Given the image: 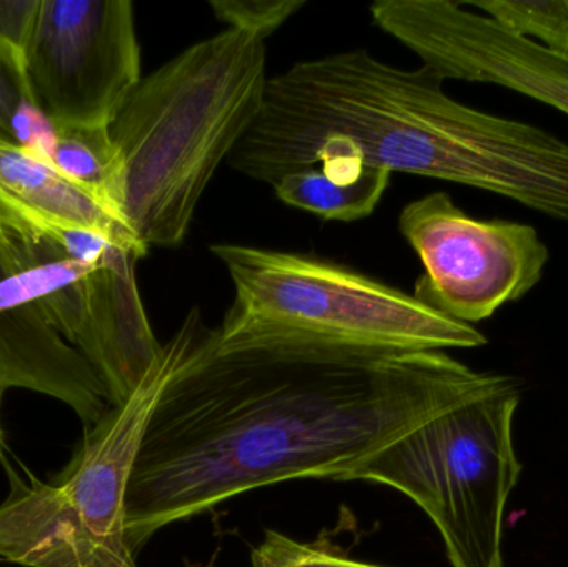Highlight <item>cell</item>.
Returning a JSON list of instances; mask_svg holds the SVG:
<instances>
[{"label":"cell","mask_w":568,"mask_h":567,"mask_svg":"<svg viewBox=\"0 0 568 567\" xmlns=\"http://www.w3.org/2000/svg\"><path fill=\"white\" fill-rule=\"evenodd\" d=\"M165 346L172 368L126 489L135 556L162 529L253 489L349 482L480 375L444 352L223 345L196 306Z\"/></svg>","instance_id":"1"},{"label":"cell","mask_w":568,"mask_h":567,"mask_svg":"<svg viewBox=\"0 0 568 567\" xmlns=\"http://www.w3.org/2000/svg\"><path fill=\"white\" fill-rule=\"evenodd\" d=\"M229 165L273 183L321 163H361L496 193L568 223V142L457 102L429 67L347 50L268 79L258 119Z\"/></svg>","instance_id":"2"},{"label":"cell","mask_w":568,"mask_h":567,"mask_svg":"<svg viewBox=\"0 0 568 567\" xmlns=\"http://www.w3.org/2000/svg\"><path fill=\"white\" fill-rule=\"evenodd\" d=\"M265 40L225 29L140 80L109 125L123 219L149 246L182 245L196 206L265 102Z\"/></svg>","instance_id":"3"},{"label":"cell","mask_w":568,"mask_h":567,"mask_svg":"<svg viewBox=\"0 0 568 567\" xmlns=\"http://www.w3.org/2000/svg\"><path fill=\"white\" fill-rule=\"evenodd\" d=\"M235 298L219 326L223 345L313 343L367 352L480 348L476 326L363 273L301 253L219 243Z\"/></svg>","instance_id":"4"},{"label":"cell","mask_w":568,"mask_h":567,"mask_svg":"<svg viewBox=\"0 0 568 567\" xmlns=\"http://www.w3.org/2000/svg\"><path fill=\"white\" fill-rule=\"evenodd\" d=\"M516 376L480 372L459 398L371 456L349 482L389 486L423 509L453 567H504L510 496L519 486Z\"/></svg>","instance_id":"5"},{"label":"cell","mask_w":568,"mask_h":567,"mask_svg":"<svg viewBox=\"0 0 568 567\" xmlns=\"http://www.w3.org/2000/svg\"><path fill=\"white\" fill-rule=\"evenodd\" d=\"M170 368L163 345L133 395L83 428L55 482L19 475L0 459L10 485L0 505V558L23 567H139L126 539V489Z\"/></svg>","instance_id":"6"},{"label":"cell","mask_w":568,"mask_h":567,"mask_svg":"<svg viewBox=\"0 0 568 567\" xmlns=\"http://www.w3.org/2000/svg\"><path fill=\"white\" fill-rule=\"evenodd\" d=\"M7 223L16 240L19 270L0 282V306L36 303L95 369L110 406L122 405L163 348L136 283L142 255L112 245L95 262L73 260L49 236L10 220Z\"/></svg>","instance_id":"7"},{"label":"cell","mask_w":568,"mask_h":567,"mask_svg":"<svg viewBox=\"0 0 568 567\" xmlns=\"http://www.w3.org/2000/svg\"><path fill=\"white\" fill-rule=\"evenodd\" d=\"M399 230L424 265L414 296L466 325L519 302L549 265V246L532 225L473 219L446 192L407 203Z\"/></svg>","instance_id":"8"},{"label":"cell","mask_w":568,"mask_h":567,"mask_svg":"<svg viewBox=\"0 0 568 567\" xmlns=\"http://www.w3.org/2000/svg\"><path fill=\"white\" fill-rule=\"evenodd\" d=\"M129 0H40L27 92L55 129L109 126L142 80Z\"/></svg>","instance_id":"9"},{"label":"cell","mask_w":568,"mask_h":567,"mask_svg":"<svg viewBox=\"0 0 568 567\" xmlns=\"http://www.w3.org/2000/svg\"><path fill=\"white\" fill-rule=\"evenodd\" d=\"M373 22L444 80L513 90L568 115V57L453 0H377Z\"/></svg>","instance_id":"10"},{"label":"cell","mask_w":568,"mask_h":567,"mask_svg":"<svg viewBox=\"0 0 568 567\" xmlns=\"http://www.w3.org/2000/svg\"><path fill=\"white\" fill-rule=\"evenodd\" d=\"M0 388L29 389L65 403L95 425L112 406L89 362L45 318L36 303L0 306Z\"/></svg>","instance_id":"11"},{"label":"cell","mask_w":568,"mask_h":567,"mask_svg":"<svg viewBox=\"0 0 568 567\" xmlns=\"http://www.w3.org/2000/svg\"><path fill=\"white\" fill-rule=\"evenodd\" d=\"M0 215L33 232L80 229L102 233L145 256L149 249L122 219L67 179L52 163L0 139Z\"/></svg>","instance_id":"12"},{"label":"cell","mask_w":568,"mask_h":567,"mask_svg":"<svg viewBox=\"0 0 568 567\" xmlns=\"http://www.w3.org/2000/svg\"><path fill=\"white\" fill-rule=\"evenodd\" d=\"M390 176L361 163L331 162L287 173L272 186L286 205L324 220L354 222L377 209Z\"/></svg>","instance_id":"13"},{"label":"cell","mask_w":568,"mask_h":567,"mask_svg":"<svg viewBox=\"0 0 568 567\" xmlns=\"http://www.w3.org/2000/svg\"><path fill=\"white\" fill-rule=\"evenodd\" d=\"M57 133L49 163L125 222V172L109 126L57 129Z\"/></svg>","instance_id":"14"},{"label":"cell","mask_w":568,"mask_h":567,"mask_svg":"<svg viewBox=\"0 0 568 567\" xmlns=\"http://www.w3.org/2000/svg\"><path fill=\"white\" fill-rule=\"evenodd\" d=\"M507 32L568 57V0H486L464 2Z\"/></svg>","instance_id":"15"},{"label":"cell","mask_w":568,"mask_h":567,"mask_svg":"<svg viewBox=\"0 0 568 567\" xmlns=\"http://www.w3.org/2000/svg\"><path fill=\"white\" fill-rule=\"evenodd\" d=\"M250 567H384L356 561L341 553L301 543L284 533L266 529L250 556Z\"/></svg>","instance_id":"16"},{"label":"cell","mask_w":568,"mask_h":567,"mask_svg":"<svg viewBox=\"0 0 568 567\" xmlns=\"http://www.w3.org/2000/svg\"><path fill=\"white\" fill-rule=\"evenodd\" d=\"M304 0H212L210 9L226 29L245 30L266 40L296 16Z\"/></svg>","instance_id":"17"},{"label":"cell","mask_w":568,"mask_h":567,"mask_svg":"<svg viewBox=\"0 0 568 567\" xmlns=\"http://www.w3.org/2000/svg\"><path fill=\"white\" fill-rule=\"evenodd\" d=\"M57 129L52 120L33 103L22 97L10 120V140L29 155L49 162L57 145Z\"/></svg>","instance_id":"18"},{"label":"cell","mask_w":568,"mask_h":567,"mask_svg":"<svg viewBox=\"0 0 568 567\" xmlns=\"http://www.w3.org/2000/svg\"><path fill=\"white\" fill-rule=\"evenodd\" d=\"M39 9L40 0H0V47L22 70Z\"/></svg>","instance_id":"19"},{"label":"cell","mask_w":568,"mask_h":567,"mask_svg":"<svg viewBox=\"0 0 568 567\" xmlns=\"http://www.w3.org/2000/svg\"><path fill=\"white\" fill-rule=\"evenodd\" d=\"M27 92L26 75L19 63L0 47V139L10 140V120Z\"/></svg>","instance_id":"20"},{"label":"cell","mask_w":568,"mask_h":567,"mask_svg":"<svg viewBox=\"0 0 568 567\" xmlns=\"http://www.w3.org/2000/svg\"><path fill=\"white\" fill-rule=\"evenodd\" d=\"M3 393H6V392H3L2 388H0V406H2Z\"/></svg>","instance_id":"21"}]
</instances>
